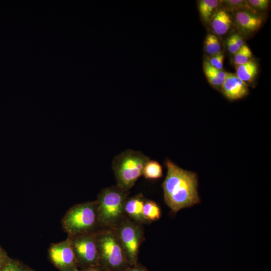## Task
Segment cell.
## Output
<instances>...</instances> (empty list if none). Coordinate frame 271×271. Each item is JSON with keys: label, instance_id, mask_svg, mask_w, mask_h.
<instances>
[{"label": "cell", "instance_id": "30bf717a", "mask_svg": "<svg viewBox=\"0 0 271 271\" xmlns=\"http://www.w3.org/2000/svg\"><path fill=\"white\" fill-rule=\"evenodd\" d=\"M146 198L142 193L126 199L124 205L126 216L133 221L141 224L150 223L143 214V207Z\"/></svg>", "mask_w": 271, "mask_h": 271}, {"label": "cell", "instance_id": "3957f363", "mask_svg": "<svg viewBox=\"0 0 271 271\" xmlns=\"http://www.w3.org/2000/svg\"><path fill=\"white\" fill-rule=\"evenodd\" d=\"M61 224L63 230L68 236L97 232L100 230L96 201L73 205L64 215Z\"/></svg>", "mask_w": 271, "mask_h": 271}, {"label": "cell", "instance_id": "e0dca14e", "mask_svg": "<svg viewBox=\"0 0 271 271\" xmlns=\"http://www.w3.org/2000/svg\"><path fill=\"white\" fill-rule=\"evenodd\" d=\"M143 175L148 179H159L163 176L162 167L158 162L149 160L145 165Z\"/></svg>", "mask_w": 271, "mask_h": 271}, {"label": "cell", "instance_id": "8fae6325", "mask_svg": "<svg viewBox=\"0 0 271 271\" xmlns=\"http://www.w3.org/2000/svg\"><path fill=\"white\" fill-rule=\"evenodd\" d=\"M235 19L240 31L245 34H249L258 30L262 22L261 17L241 10L236 12Z\"/></svg>", "mask_w": 271, "mask_h": 271}, {"label": "cell", "instance_id": "4316f807", "mask_svg": "<svg viewBox=\"0 0 271 271\" xmlns=\"http://www.w3.org/2000/svg\"><path fill=\"white\" fill-rule=\"evenodd\" d=\"M9 256L7 252L0 247V267L6 262Z\"/></svg>", "mask_w": 271, "mask_h": 271}, {"label": "cell", "instance_id": "9a60e30c", "mask_svg": "<svg viewBox=\"0 0 271 271\" xmlns=\"http://www.w3.org/2000/svg\"><path fill=\"white\" fill-rule=\"evenodd\" d=\"M143 214L145 219L151 223L161 218V209L156 202L146 199L143 207Z\"/></svg>", "mask_w": 271, "mask_h": 271}, {"label": "cell", "instance_id": "5bb4252c", "mask_svg": "<svg viewBox=\"0 0 271 271\" xmlns=\"http://www.w3.org/2000/svg\"><path fill=\"white\" fill-rule=\"evenodd\" d=\"M203 68L209 83L216 88H221L225 79L226 72L222 70H218L213 67L207 61H204Z\"/></svg>", "mask_w": 271, "mask_h": 271}, {"label": "cell", "instance_id": "44dd1931", "mask_svg": "<svg viewBox=\"0 0 271 271\" xmlns=\"http://www.w3.org/2000/svg\"><path fill=\"white\" fill-rule=\"evenodd\" d=\"M224 55L221 52L217 54L211 56L207 62L213 67L222 70Z\"/></svg>", "mask_w": 271, "mask_h": 271}, {"label": "cell", "instance_id": "7402d4cb", "mask_svg": "<svg viewBox=\"0 0 271 271\" xmlns=\"http://www.w3.org/2000/svg\"><path fill=\"white\" fill-rule=\"evenodd\" d=\"M226 7L229 10H238L248 6L246 1L242 0H227L223 1Z\"/></svg>", "mask_w": 271, "mask_h": 271}, {"label": "cell", "instance_id": "ba28073f", "mask_svg": "<svg viewBox=\"0 0 271 271\" xmlns=\"http://www.w3.org/2000/svg\"><path fill=\"white\" fill-rule=\"evenodd\" d=\"M51 263L59 271H78L79 267L69 237L51 244L48 250Z\"/></svg>", "mask_w": 271, "mask_h": 271}, {"label": "cell", "instance_id": "d4e9b609", "mask_svg": "<svg viewBox=\"0 0 271 271\" xmlns=\"http://www.w3.org/2000/svg\"><path fill=\"white\" fill-rule=\"evenodd\" d=\"M122 271H149V270L144 265L138 262L134 265L129 266Z\"/></svg>", "mask_w": 271, "mask_h": 271}, {"label": "cell", "instance_id": "4fadbf2b", "mask_svg": "<svg viewBox=\"0 0 271 271\" xmlns=\"http://www.w3.org/2000/svg\"><path fill=\"white\" fill-rule=\"evenodd\" d=\"M236 75L243 82L250 83L256 76L258 71L256 63L253 60L239 65H235Z\"/></svg>", "mask_w": 271, "mask_h": 271}, {"label": "cell", "instance_id": "9c48e42d", "mask_svg": "<svg viewBox=\"0 0 271 271\" xmlns=\"http://www.w3.org/2000/svg\"><path fill=\"white\" fill-rule=\"evenodd\" d=\"M223 94L230 100H236L245 96L248 93L247 84L241 81L235 74L227 73L221 86Z\"/></svg>", "mask_w": 271, "mask_h": 271}, {"label": "cell", "instance_id": "d6986e66", "mask_svg": "<svg viewBox=\"0 0 271 271\" xmlns=\"http://www.w3.org/2000/svg\"><path fill=\"white\" fill-rule=\"evenodd\" d=\"M206 52L212 56L220 52L221 46L217 37L213 34L207 36L204 43Z\"/></svg>", "mask_w": 271, "mask_h": 271}, {"label": "cell", "instance_id": "8992f818", "mask_svg": "<svg viewBox=\"0 0 271 271\" xmlns=\"http://www.w3.org/2000/svg\"><path fill=\"white\" fill-rule=\"evenodd\" d=\"M123 247L130 265L138 262L140 246L145 240L143 225L126 216L114 229Z\"/></svg>", "mask_w": 271, "mask_h": 271}, {"label": "cell", "instance_id": "52a82bcc", "mask_svg": "<svg viewBox=\"0 0 271 271\" xmlns=\"http://www.w3.org/2000/svg\"><path fill=\"white\" fill-rule=\"evenodd\" d=\"M97 233L68 236L79 268L98 265Z\"/></svg>", "mask_w": 271, "mask_h": 271}, {"label": "cell", "instance_id": "6da1fadb", "mask_svg": "<svg viewBox=\"0 0 271 271\" xmlns=\"http://www.w3.org/2000/svg\"><path fill=\"white\" fill-rule=\"evenodd\" d=\"M166 166L167 173L162 187L166 205L176 213L199 203L196 174L180 168L168 159Z\"/></svg>", "mask_w": 271, "mask_h": 271}, {"label": "cell", "instance_id": "277c9868", "mask_svg": "<svg viewBox=\"0 0 271 271\" xmlns=\"http://www.w3.org/2000/svg\"><path fill=\"white\" fill-rule=\"evenodd\" d=\"M97 244L98 265L107 271H122L130 266L114 229L98 231Z\"/></svg>", "mask_w": 271, "mask_h": 271}, {"label": "cell", "instance_id": "484cf974", "mask_svg": "<svg viewBox=\"0 0 271 271\" xmlns=\"http://www.w3.org/2000/svg\"><path fill=\"white\" fill-rule=\"evenodd\" d=\"M78 271H107L99 265L90 266L79 268Z\"/></svg>", "mask_w": 271, "mask_h": 271}, {"label": "cell", "instance_id": "2e32d148", "mask_svg": "<svg viewBox=\"0 0 271 271\" xmlns=\"http://www.w3.org/2000/svg\"><path fill=\"white\" fill-rule=\"evenodd\" d=\"M218 0H201L199 1L198 7L200 14L205 23L210 22L212 14L218 7Z\"/></svg>", "mask_w": 271, "mask_h": 271}, {"label": "cell", "instance_id": "cb8c5ba5", "mask_svg": "<svg viewBox=\"0 0 271 271\" xmlns=\"http://www.w3.org/2000/svg\"><path fill=\"white\" fill-rule=\"evenodd\" d=\"M226 46L228 51L232 54H234L240 49L235 42L232 35L228 38Z\"/></svg>", "mask_w": 271, "mask_h": 271}, {"label": "cell", "instance_id": "7a4b0ae2", "mask_svg": "<svg viewBox=\"0 0 271 271\" xmlns=\"http://www.w3.org/2000/svg\"><path fill=\"white\" fill-rule=\"evenodd\" d=\"M129 192L117 185L103 189L96 200L101 229H114L126 216L124 205Z\"/></svg>", "mask_w": 271, "mask_h": 271}, {"label": "cell", "instance_id": "83f0119b", "mask_svg": "<svg viewBox=\"0 0 271 271\" xmlns=\"http://www.w3.org/2000/svg\"><path fill=\"white\" fill-rule=\"evenodd\" d=\"M232 36L236 45L240 48L244 44L242 37L237 34L232 35Z\"/></svg>", "mask_w": 271, "mask_h": 271}, {"label": "cell", "instance_id": "7c38bea8", "mask_svg": "<svg viewBox=\"0 0 271 271\" xmlns=\"http://www.w3.org/2000/svg\"><path fill=\"white\" fill-rule=\"evenodd\" d=\"M210 22L214 32L223 35L230 28L232 21L227 12L225 10L220 9L214 15Z\"/></svg>", "mask_w": 271, "mask_h": 271}, {"label": "cell", "instance_id": "5b68a950", "mask_svg": "<svg viewBox=\"0 0 271 271\" xmlns=\"http://www.w3.org/2000/svg\"><path fill=\"white\" fill-rule=\"evenodd\" d=\"M149 158L139 151L127 150L114 158L112 168L117 185L128 190L143 175L145 164Z\"/></svg>", "mask_w": 271, "mask_h": 271}, {"label": "cell", "instance_id": "ac0fdd59", "mask_svg": "<svg viewBox=\"0 0 271 271\" xmlns=\"http://www.w3.org/2000/svg\"><path fill=\"white\" fill-rule=\"evenodd\" d=\"M234 55L233 60L235 65L244 64L251 60L252 54L249 47L244 44Z\"/></svg>", "mask_w": 271, "mask_h": 271}, {"label": "cell", "instance_id": "ffe728a7", "mask_svg": "<svg viewBox=\"0 0 271 271\" xmlns=\"http://www.w3.org/2000/svg\"><path fill=\"white\" fill-rule=\"evenodd\" d=\"M22 262L10 257L0 267V271H33Z\"/></svg>", "mask_w": 271, "mask_h": 271}, {"label": "cell", "instance_id": "603a6c76", "mask_svg": "<svg viewBox=\"0 0 271 271\" xmlns=\"http://www.w3.org/2000/svg\"><path fill=\"white\" fill-rule=\"evenodd\" d=\"M246 2L250 7L259 10H266L269 3L268 0H249Z\"/></svg>", "mask_w": 271, "mask_h": 271}, {"label": "cell", "instance_id": "f1b7e54d", "mask_svg": "<svg viewBox=\"0 0 271 271\" xmlns=\"http://www.w3.org/2000/svg\"><path fill=\"white\" fill-rule=\"evenodd\" d=\"M33 271H34V270H33Z\"/></svg>", "mask_w": 271, "mask_h": 271}]
</instances>
